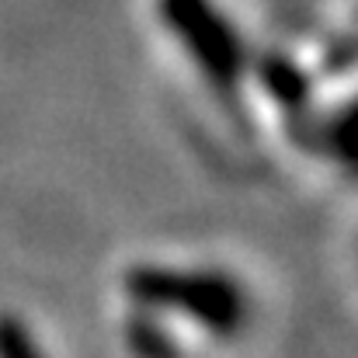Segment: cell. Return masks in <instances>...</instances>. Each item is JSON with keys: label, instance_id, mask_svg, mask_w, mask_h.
<instances>
[{"label": "cell", "instance_id": "obj_1", "mask_svg": "<svg viewBox=\"0 0 358 358\" xmlns=\"http://www.w3.org/2000/svg\"><path fill=\"white\" fill-rule=\"evenodd\" d=\"M125 310H143L209 341H237L254 324V296L237 271L209 261L139 257L119 275Z\"/></svg>", "mask_w": 358, "mask_h": 358}, {"label": "cell", "instance_id": "obj_2", "mask_svg": "<svg viewBox=\"0 0 358 358\" xmlns=\"http://www.w3.org/2000/svg\"><path fill=\"white\" fill-rule=\"evenodd\" d=\"M157 31L216 98H237L250 84L254 45L223 0H150Z\"/></svg>", "mask_w": 358, "mask_h": 358}, {"label": "cell", "instance_id": "obj_3", "mask_svg": "<svg viewBox=\"0 0 358 358\" xmlns=\"http://www.w3.org/2000/svg\"><path fill=\"white\" fill-rule=\"evenodd\" d=\"M306 143L341 178L358 181V91H348L345 98L331 101L327 108H317V119H313Z\"/></svg>", "mask_w": 358, "mask_h": 358}, {"label": "cell", "instance_id": "obj_4", "mask_svg": "<svg viewBox=\"0 0 358 358\" xmlns=\"http://www.w3.org/2000/svg\"><path fill=\"white\" fill-rule=\"evenodd\" d=\"M122 327H125V345L136 355H171V352H181V341L174 338L171 324H164L153 313L129 310Z\"/></svg>", "mask_w": 358, "mask_h": 358}]
</instances>
